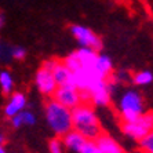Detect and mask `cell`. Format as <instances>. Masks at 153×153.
<instances>
[{
    "label": "cell",
    "instance_id": "obj_17",
    "mask_svg": "<svg viewBox=\"0 0 153 153\" xmlns=\"http://www.w3.org/2000/svg\"><path fill=\"white\" fill-rule=\"evenodd\" d=\"M132 82L137 85H148L153 82V73L150 71H141L132 76Z\"/></svg>",
    "mask_w": 153,
    "mask_h": 153
},
{
    "label": "cell",
    "instance_id": "obj_12",
    "mask_svg": "<svg viewBox=\"0 0 153 153\" xmlns=\"http://www.w3.org/2000/svg\"><path fill=\"white\" fill-rule=\"evenodd\" d=\"M79 57V61L82 64V68L85 71H94V65H95L97 57H98V53L91 48H87V47H82L76 51Z\"/></svg>",
    "mask_w": 153,
    "mask_h": 153
},
{
    "label": "cell",
    "instance_id": "obj_9",
    "mask_svg": "<svg viewBox=\"0 0 153 153\" xmlns=\"http://www.w3.org/2000/svg\"><path fill=\"white\" fill-rule=\"evenodd\" d=\"M26 106V97L22 93H14L10 97V101L4 106V114L7 117H14L15 114L22 112Z\"/></svg>",
    "mask_w": 153,
    "mask_h": 153
},
{
    "label": "cell",
    "instance_id": "obj_1",
    "mask_svg": "<svg viewBox=\"0 0 153 153\" xmlns=\"http://www.w3.org/2000/svg\"><path fill=\"white\" fill-rule=\"evenodd\" d=\"M72 128L85 139L95 141L102 134L101 123L94 109L88 103H82L72 109Z\"/></svg>",
    "mask_w": 153,
    "mask_h": 153
},
{
    "label": "cell",
    "instance_id": "obj_4",
    "mask_svg": "<svg viewBox=\"0 0 153 153\" xmlns=\"http://www.w3.org/2000/svg\"><path fill=\"white\" fill-rule=\"evenodd\" d=\"M121 130L127 137L139 142L146 134H149L153 130V112L142 113L134 121H123Z\"/></svg>",
    "mask_w": 153,
    "mask_h": 153
},
{
    "label": "cell",
    "instance_id": "obj_19",
    "mask_svg": "<svg viewBox=\"0 0 153 153\" xmlns=\"http://www.w3.org/2000/svg\"><path fill=\"white\" fill-rule=\"evenodd\" d=\"M79 153H101V150H100V148L97 146L95 141L85 139V142L83 143V146L80 148Z\"/></svg>",
    "mask_w": 153,
    "mask_h": 153
},
{
    "label": "cell",
    "instance_id": "obj_10",
    "mask_svg": "<svg viewBox=\"0 0 153 153\" xmlns=\"http://www.w3.org/2000/svg\"><path fill=\"white\" fill-rule=\"evenodd\" d=\"M53 77L57 83V85H62V84H72V72L65 66L64 61L57 59L54 68L51 69Z\"/></svg>",
    "mask_w": 153,
    "mask_h": 153
},
{
    "label": "cell",
    "instance_id": "obj_2",
    "mask_svg": "<svg viewBox=\"0 0 153 153\" xmlns=\"http://www.w3.org/2000/svg\"><path fill=\"white\" fill-rule=\"evenodd\" d=\"M46 119L58 137H64L72 130V111L62 106L57 101L50 100L46 102Z\"/></svg>",
    "mask_w": 153,
    "mask_h": 153
},
{
    "label": "cell",
    "instance_id": "obj_14",
    "mask_svg": "<svg viewBox=\"0 0 153 153\" xmlns=\"http://www.w3.org/2000/svg\"><path fill=\"white\" fill-rule=\"evenodd\" d=\"M84 142H85V138L82 134H79L77 131H75L73 128L62 137V143H64L68 149L73 150V152H77V153Z\"/></svg>",
    "mask_w": 153,
    "mask_h": 153
},
{
    "label": "cell",
    "instance_id": "obj_22",
    "mask_svg": "<svg viewBox=\"0 0 153 153\" xmlns=\"http://www.w3.org/2000/svg\"><path fill=\"white\" fill-rule=\"evenodd\" d=\"M6 54H7V47L4 46L3 43H0V59H3Z\"/></svg>",
    "mask_w": 153,
    "mask_h": 153
},
{
    "label": "cell",
    "instance_id": "obj_8",
    "mask_svg": "<svg viewBox=\"0 0 153 153\" xmlns=\"http://www.w3.org/2000/svg\"><path fill=\"white\" fill-rule=\"evenodd\" d=\"M36 85L43 95H53V93L57 88V83L53 77V73L44 68H40L36 72Z\"/></svg>",
    "mask_w": 153,
    "mask_h": 153
},
{
    "label": "cell",
    "instance_id": "obj_11",
    "mask_svg": "<svg viewBox=\"0 0 153 153\" xmlns=\"http://www.w3.org/2000/svg\"><path fill=\"white\" fill-rule=\"evenodd\" d=\"M95 143L100 148L101 153H124L120 148V145L112 137L106 135V134H101L95 139Z\"/></svg>",
    "mask_w": 153,
    "mask_h": 153
},
{
    "label": "cell",
    "instance_id": "obj_18",
    "mask_svg": "<svg viewBox=\"0 0 153 153\" xmlns=\"http://www.w3.org/2000/svg\"><path fill=\"white\" fill-rule=\"evenodd\" d=\"M139 146L143 153H153V130L139 141Z\"/></svg>",
    "mask_w": 153,
    "mask_h": 153
},
{
    "label": "cell",
    "instance_id": "obj_3",
    "mask_svg": "<svg viewBox=\"0 0 153 153\" xmlns=\"http://www.w3.org/2000/svg\"><path fill=\"white\" fill-rule=\"evenodd\" d=\"M121 121H134L143 113L142 95L135 90H128L123 94L119 103Z\"/></svg>",
    "mask_w": 153,
    "mask_h": 153
},
{
    "label": "cell",
    "instance_id": "obj_20",
    "mask_svg": "<svg viewBox=\"0 0 153 153\" xmlns=\"http://www.w3.org/2000/svg\"><path fill=\"white\" fill-rule=\"evenodd\" d=\"M62 146H64L62 139L53 138L48 143V150H50V153H62Z\"/></svg>",
    "mask_w": 153,
    "mask_h": 153
},
{
    "label": "cell",
    "instance_id": "obj_25",
    "mask_svg": "<svg viewBox=\"0 0 153 153\" xmlns=\"http://www.w3.org/2000/svg\"><path fill=\"white\" fill-rule=\"evenodd\" d=\"M3 141H4V139H3V137H1V135H0V146H1V145H3Z\"/></svg>",
    "mask_w": 153,
    "mask_h": 153
},
{
    "label": "cell",
    "instance_id": "obj_6",
    "mask_svg": "<svg viewBox=\"0 0 153 153\" xmlns=\"http://www.w3.org/2000/svg\"><path fill=\"white\" fill-rule=\"evenodd\" d=\"M69 29H71V33L73 35V37L77 40V43L82 47L91 48L97 53L102 50V40L91 29L85 28L83 25H72Z\"/></svg>",
    "mask_w": 153,
    "mask_h": 153
},
{
    "label": "cell",
    "instance_id": "obj_13",
    "mask_svg": "<svg viewBox=\"0 0 153 153\" xmlns=\"http://www.w3.org/2000/svg\"><path fill=\"white\" fill-rule=\"evenodd\" d=\"M112 71H113V64H112L111 58L108 55H100L98 54L95 65H94V72L101 79H108L112 75Z\"/></svg>",
    "mask_w": 153,
    "mask_h": 153
},
{
    "label": "cell",
    "instance_id": "obj_16",
    "mask_svg": "<svg viewBox=\"0 0 153 153\" xmlns=\"http://www.w3.org/2000/svg\"><path fill=\"white\" fill-rule=\"evenodd\" d=\"M0 87L4 95H10L13 93V87H14V80L13 76L8 71H1L0 72Z\"/></svg>",
    "mask_w": 153,
    "mask_h": 153
},
{
    "label": "cell",
    "instance_id": "obj_21",
    "mask_svg": "<svg viewBox=\"0 0 153 153\" xmlns=\"http://www.w3.org/2000/svg\"><path fill=\"white\" fill-rule=\"evenodd\" d=\"M11 57L18 61H22L26 57V50L24 47H14V48L11 50Z\"/></svg>",
    "mask_w": 153,
    "mask_h": 153
},
{
    "label": "cell",
    "instance_id": "obj_5",
    "mask_svg": "<svg viewBox=\"0 0 153 153\" xmlns=\"http://www.w3.org/2000/svg\"><path fill=\"white\" fill-rule=\"evenodd\" d=\"M53 100L61 103L62 106L71 109V111L83 103L80 90L72 84L57 85L55 91L53 93Z\"/></svg>",
    "mask_w": 153,
    "mask_h": 153
},
{
    "label": "cell",
    "instance_id": "obj_7",
    "mask_svg": "<svg viewBox=\"0 0 153 153\" xmlns=\"http://www.w3.org/2000/svg\"><path fill=\"white\" fill-rule=\"evenodd\" d=\"M90 95V101L97 105V106H106L108 103L111 102V88L108 85L106 80H100L95 84H93L90 87V90L87 91Z\"/></svg>",
    "mask_w": 153,
    "mask_h": 153
},
{
    "label": "cell",
    "instance_id": "obj_15",
    "mask_svg": "<svg viewBox=\"0 0 153 153\" xmlns=\"http://www.w3.org/2000/svg\"><path fill=\"white\" fill-rule=\"evenodd\" d=\"M36 123V116L29 111H22L14 117H11V124L14 128H19L21 126H33Z\"/></svg>",
    "mask_w": 153,
    "mask_h": 153
},
{
    "label": "cell",
    "instance_id": "obj_24",
    "mask_svg": "<svg viewBox=\"0 0 153 153\" xmlns=\"http://www.w3.org/2000/svg\"><path fill=\"white\" fill-rule=\"evenodd\" d=\"M0 153H6V150H4V148H3V145L0 146Z\"/></svg>",
    "mask_w": 153,
    "mask_h": 153
},
{
    "label": "cell",
    "instance_id": "obj_23",
    "mask_svg": "<svg viewBox=\"0 0 153 153\" xmlns=\"http://www.w3.org/2000/svg\"><path fill=\"white\" fill-rule=\"evenodd\" d=\"M3 24H4V17H3V14H0V28L3 26Z\"/></svg>",
    "mask_w": 153,
    "mask_h": 153
}]
</instances>
